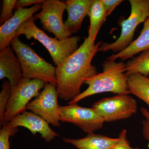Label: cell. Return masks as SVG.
Returning a JSON list of instances; mask_svg holds the SVG:
<instances>
[{"instance_id": "1", "label": "cell", "mask_w": 149, "mask_h": 149, "mask_svg": "<svg viewBox=\"0 0 149 149\" xmlns=\"http://www.w3.org/2000/svg\"><path fill=\"white\" fill-rule=\"evenodd\" d=\"M95 37L88 36L83 44L60 65L56 67V89L58 97L71 101L80 95L81 88L87 78L97 73L92 64L102 42L95 44Z\"/></svg>"}, {"instance_id": "2", "label": "cell", "mask_w": 149, "mask_h": 149, "mask_svg": "<svg viewBox=\"0 0 149 149\" xmlns=\"http://www.w3.org/2000/svg\"><path fill=\"white\" fill-rule=\"evenodd\" d=\"M103 71L87 78L88 85L85 91L68 104L77 103L90 96L110 92L117 95L131 94L128 85V75L125 71L126 64L122 61H105L102 64Z\"/></svg>"}, {"instance_id": "3", "label": "cell", "mask_w": 149, "mask_h": 149, "mask_svg": "<svg viewBox=\"0 0 149 149\" xmlns=\"http://www.w3.org/2000/svg\"><path fill=\"white\" fill-rule=\"evenodd\" d=\"M24 35L27 40L34 38L38 40L46 48L56 66L60 65L63 61L79 48L80 37L74 36L64 40L49 37L36 26L33 16L27 19L19 27L15 37Z\"/></svg>"}, {"instance_id": "4", "label": "cell", "mask_w": 149, "mask_h": 149, "mask_svg": "<svg viewBox=\"0 0 149 149\" xmlns=\"http://www.w3.org/2000/svg\"><path fill=\"white\" fill-rule=\"evenodd\" d=\"M10 45L21 65L24 79H39L46 83L57 85L56 67L41 57L28 45L22 42L18 37L11 41Z\"/></svg>"}, {"instance_id": "5", "label": "cell", "mask_w": 149, "mask_h": 149, "mask_svg": "<svg viewBox=\"0 0 149 149\" xmlns=\"http://www.w3.org/2000/svg\"><path fill=\"white\" fill-rule=\"evenodd\" d=\"M131 11L129 17L120 22V37L112 43H102L99 52L111 51L118 53L126 49L133 42L137 27L149 17V0H130Z\"/></svg>"}, {"instance_id": "6", "label": "cell", "mask_w": 149, "mask_h": 149, "mask_svg": "<svg viewBox=\"0 0 149 149\" xmlns=\"http://www.w3.org/2000/svg\"><path fill=\"white\" fill-rule=\"evenodd\" d=\"M46 84L39 79L23 78L19 84L12 90L10 99L4 115L2 126L26 111L28 104L32 99L40 94V91L44 89Z\"/></svg>"}, {"instance_id": "7", "label": "cell", "mask_w": 149, "mask_h": 149, "mask_svg": "<svg viewBox=\"0 0 149 149\" xmlns=\"http://www.w3.org/2000/svg\"><path fill=\"white\" fill-rule=\"evenodd\" d=\"M92 108L104 122H111L131 117L137 112L138 105L129 95H117L100 100Z\"/></svg>"}, {"instance_id": "8", "label": "cell", "mask_w": 149, "mask_h": 149, "mask_svg": "<svg viewBox=\"0 0 149 149\" xmlns=\"http://www.w3.org/2000/svg\"><path fill=\"white\" fill-rule=\"evenodd\" d=\"M42 11L33 16L39 19L43 28L52 33L59 40H65L72 34L67 29L63 20V15L66 9L65 2L59 0H47L42 3Z\"/></svg>"}, {"instance_id": "9", "label": "cell", "mask_w": 149, "mask_h": 149, "mask_svg": "<svg viewBox=\"0 0 149 149\" xmlns=\"http://www.w3.org/2000/svg\"><path fill=\"white\" fill-rule=\"evenodd\" d=\"M59 114L61 122L77 125L88 134L102 128L104 122L92 108L83 107L77 103L59 106Z\"/></svg>"}, {"instance_id": "10", "label": "cell", "mask_w": 149, "mask_h": 149, "mask_svg": "<svg viewBox=\"0 0 149 149\" xmlns=\"http://www.w3.org/2000/svg\"><path fill=\"white\" fill-rule=\"evenodd\" d=\"M58 95L56 86L47 83L43 91L28 104L27 110L38 115L55 127H59Z\"/></svg>"}, {"instance_id": "11", "label": "cell", "mask_w": 149, "mask_h": 149, "mask_svg": "<svg viewBox=\"0 0 149 149\" xmlns=\"http://www.w3.org/2000/svg\"><path fill=\"white\" fill-rule=\"evenodd\" d=\"M7 124L13 128L24 127L35 136L39 133L41 138L47 143L59 136L50 127L49 124L45 120L30 111H25L18 115Z\"/></svg>"}, {"instance_id": "12", "label": "cell", "mask_w": 149, "mask_h": 149, "mask_svg": "<svg viewBox=\"0 0 149 149\" xmlns=\"http://www.w3.org/2000/svg\"><path fill=\"white\" fill-rule=\"evenodd\" d=\"M42 4H37L30 8H18L13 16L0 27V50L10 45L19 27L42 8Z\"/></svg>"}, {"instance_id": "13", "label": "cell", "mask_w": 149, "mask_h": 149, "mask_svg": "<svg viewBox=\"0 0 149 149\" xmlns=\"http://www.w3.org/2000/svg\"><path fill=\"white\" fill-rule=\"evenodd\" d=\"M8 79L12 90L23 79L21 65L10 46L0 52V80Z\"/></svg>"}, {"instance_id": "14", "label": "cell", "mask_w": 149, "mask_h": 149, "mask_svg": "<svg viewBox=\"0 0 149 149\" xmlns=\"http://www.w3.org/2000/svg\"><path fill=\"white\" fill-rule=\"evenodd\" d=\"M93 0H68L65 1L68 14L65 22L67 29L71 34L76 33L82 27V23L88 15Z\"/></svg>"}, {"instance_id": "15", "label": "cell", "mask_w": 149, "mask_h": 149, "mask_svg": "<svg viewBox=\"0 0 149 149\" xmlns=\"http://www.w3.org/2000/svg\"><path fill=\"white\" fill-rule=\"evenodd\" d=\"M63 140L64 143L71 144L77 149H112L119 142L118 138L113 139L94 133H89L82 139L63 137Z\"/></svg>"}, {"instance_id": "16", "label": "cell", "mask_w": 149, "mask_h": 149, "mask_svg": "<svg viewBox=\"0 0 149 149\" xmlns=\"http://www.w3.org/2000/svg\"><path fill=\"white\" fill-rule=\"evenodd\" d=\"M149 51V17L144 22V26L139 37L126 49L109 57L107 60H125L141 52Z\"/></svg>"}, {"instance_id": "17", "label": "cell", "mask_w": 149, "mask_h": 149, "mask_svg": "<svg viewBox=\"0 0 149 149\" xmlns=\"http://www.w3.org/2000/svg\"><path fill=\"white\" fill-rule=\"evenodd\" d=\"M88 15L90 19L88 36L96 38L107 17L102 0H93L89 8Z\"/></svg>"}, {"instance_id": "18", "label": "cell", "mask_w": 149, "mask_h": 149, "mask_svg": "<svg viewBox=\"0 0 149 149\" xmlns=\"http://www.w3.org/2000/svg\"><path fill=\"white\" fill-rule=\"evenodd\" d=\"M128 85L131 94L143 101L149 106V77L139 74L128 75Z\"/></svg>"}, {"instance_id": "19", "label": "cell", "mask_w": 149, "mask_h": 149, "mask_svg": "<svg viewBox=\"0 0 149 149\" xmlns=\"http://www.w3.org/2000/svg\"><path fill=\"white\" fill-rule=\"evenodd\" d=\"M125 71L128 75L139 74L148 77L149 75V51L128 61L126 64Z\"/></svg>"}, {"instance_id": "20", "label": "cell", "mask_w": 149, "mask_h": 149, "mask_svg": "<svg viewBox=\"0 0 149 149\" xmlns=\"http://www.w3.org/2000/svg\"><path fill=\"white\" fill-rule=\"evenodd\" d=\"M12 93V87L9 81L6 80L2 86L0 93V123L2 126L4 115L7 107Z\"/></svg>"}, {"instance_id": "21", "label": "cell", "mask_w": 149, "mask_h": 149, "mask_svg": "<svg viewBox=\"0 0 149 149\" xmlns=\"http://www.w3.org/2000/svg\"><path fill=\"white\" fill-rule=\"evenodd\" d=\"M18 131V128H13L8 124H3L0 130V149H10V138Z\"/></svg>"}, {"instance_id": "22", "label": "cell", "mask_w": 149, "mask_h": 149, "mask_svg": "<svg viewBox=\"0 0 149 149\" xmlns=\"http://www.w3.org/2000/svg\"><path fill=\"white\" fill-rule=\"evenodd\" d=\"M17 1L16 0H3L2 9L0 16V24L2 25L5 22L10 19L13 14V10L15 8Z\"/></svg>"}, {"instance_id": "23", "label": "cell", "mask_w": 149, "mask_h": 149, "mask_svg": "<svg viewBox=\"0 0 149 149\" xmlns=\"http://www.w3.org/2000/svg\"><path fill=\"white\" fill-rule=\"evenodd\" d=\"M141 112L145 118V120L142 121V133L144 138L148 142V147L149 148V112L148 109L143 107L141 108Z\"/></svg>"}, {"instance_id": "24", "label": "cell", "mask_w": 149, "mask_h": 149, "mask_svg": "<svg viewBox=\"0 0 149 149\" xmlns=\"http://www.w3.org/2000/svg\"><path fill=\"white\" fill-rule=\"evenodd\" d=\"M126 132L125 129L121 131L118 137L119 142L112 149H139V148H133L130 146L129 141L126 139Z\"/></svg>"}, {"instance_id": "25", "label": "cell", "mask_w": 149, "mask_h": 149, "mask_svg": "<svg viewBox=\"0 0 149 149\" xmlns=\"http://www.w3.org/2000/svg\"><path fill=\"white\" fill-rule=\"evenodd\" d=\"M105 9L107 17L110 15L116 7L123 1L121 0H102Z\"/></svg>"}, {"instance_id": "26", "label": "cell", "mask_w": 149, "mask_h": 149, "mask_svg": "<svg viewBox=\"0 0 149 149\" xmlns=\"http://www.w3.org/2000/svg\"><path fill=\"white\" fill-rule=\"evenodd\" d=\"M45 1V0H19L17 2L15 8L16 10L18 8H24L25 7L32 5L42 4Z\"/></svg>"}, {"instance_id": "27", "label": "cell", "mask_w": 149, "mask_h": 149, "mask_svg": "<svg viewBox=\"0 0 149 149\" xmlns=\"http://www.w3.org/2000/svg\"></svg>"}]
</instances>
